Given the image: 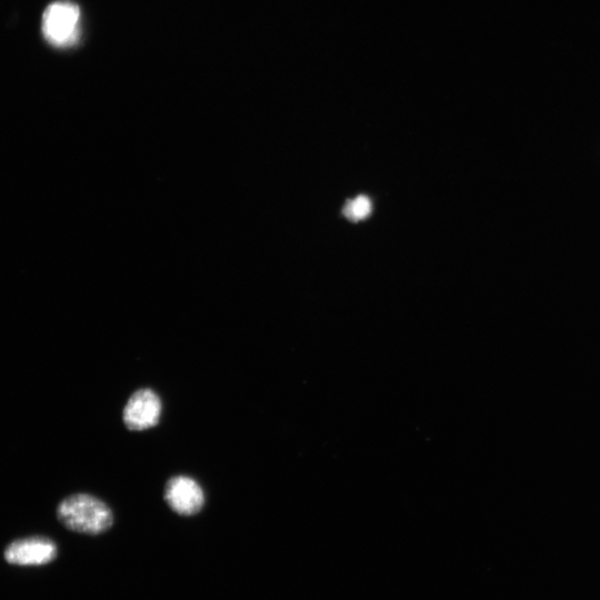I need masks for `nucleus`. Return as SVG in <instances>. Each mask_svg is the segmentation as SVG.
I'll use <instances>...</instances> for the list:
<instances>
[{"label":"nucleus","mask_w":600,"mask_h":600,"mask_svg":"<svg viewBox=\"0 0 600 600\" xmlns=\"http://www.w3.org/2000/svg\"><path fill=\"white\" fill-rule=\"evenodd\" d=\"M57 518L69 530L87 534L102 533L113 523L109 506L88 493L66 497L58 504Z\"/></svg>","instance_id":"nucleus-1"},{"label":"nucleus","mask_w":600,"mask_h":600,"mask_svg":"<svg viewBox=\"0 0 600 600\" xmlns=\"http://www.w3.org/2000/svg\"><path fill=\"white\" fill-rule=\"evenodd\" d=\"M80 7L67 0L49 3L41 17V33L52 47L67 48L80 37Z\"/></svg>","instance_id":"nucleus-2"},{"label":"nucleus","mask_w":600,"mask_h":600,"mask_svg":"<svg viewBox=\"0 0 600 600\" xmlns=\"http://www.w3.org/2000/svg\"><path fill=\"white\" fill-rule=\"evenodd\" d=\"M162 403L160 397L149 388L136 390L122 411L127 429L141 431L154 427L160 420Z\"/></svg>","instance_id":"nucleus-3"},{"label":"nucleus","mask_w":600,"mask_h":600,"mask_svg":"<svg viewBox=\"0 0 600 600\" xmlns=\"http://www.w3.org/2000/svg\"><path fill=\"white\" fill-rule=\"evenodd\" d=\"M164 501L180 516H193L204 504L201 486L191 477L179 474L171 477L164 484Z\"/></svg>","instance_id":"nucleus-4"},{"label":"nucleus","mask_w":600,"mask_h":600,"mask_svg":"<svg viewBox=\"0 0 600 600\" xmlns=\"http://www.w3.org/2000/svg\"><path fill=\"white\" fill-rule=\"evenodd\" d=\"M57 556L56 543L44 537H28L12 541L4 550L9 563L39 566L52 561Z\"/></svg>","instance_id":"nucleus-5"},{"label":"nucleus","mask_w":600,"mask_h":600,"mask_svg":"<svg viewBox=\"0 0 600 600\" xmlns=\"http://www.w3.org/2000/svg\"><path fill=\"white\" fill-rule=\"evenodd\" d=\"M352 206L358 220L366 218L370 213V201L364 196H359L352 200Z\"/></svg>","instance_id":"nucleus-6"},{"label":"nucleus","mask_w":600,"mask_h":600,"mask_svg":"<svg viewBox=\"0 0 600 600\" xmlns=\"http://www.w3.org/2000/svg\"><path fill=\"white\" fill-rule=\"evenodd\" d=\"M343 214L351 221H358L353 210L352 200H348L344 204Z\"/></svg>","instance_id":"nucleus-7"}]
</instances>
